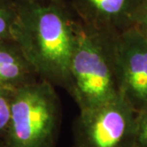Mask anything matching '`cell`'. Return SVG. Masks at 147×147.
Returning <instances> with one entry per match:
<instances>
[{"label": "cell", "instance_id": "cell-1", "mask_svg": "<svg viewBox=\"0 0 147 147\" xmlns=\"http://www.w3.org/2000/svg\"><path fill=\"white\" fill-rule=\"evenodd\" d=\"M16 3L14 41L39 79L67 90L76 19L63 1Z\"/></svg>", "mask_w": 147, "mask_h": 147}, {"label": "cell", "instance_id": "cell-2", "mask_svg": "<svg viewBox=\"0 0 147 147\" xmlns=\"http://www.w3.org/2000/svg\"><path fill=\"white\" fill-rule=\"evenodd\" d=\"M116 35L75 21L67 91L79 110L94 108L120 94L116 71Z\"/></svg>", "mask_w": 147, "mask_h": 147}, {"label": "cell", "instance_id": "cell-3", "mask_svg": "<svg viewBox=\"0 0 147 147\" xmlns=\"http://www.w3.org/2000/svg\"><path fill=\"white\" fill-rule=\"evenodd\" d=\"M54 87L38 79L13 92L10 123L4 137L7 146H56L61 107Z\"/></svg>", "mask_w": 147, "mask_h": 147}, {"label": "cell", "instance_id": "cell-4", "mask_svg": "<svg viewBox=\"0 0 147 147\" xmlns=\"http://www.w3.org/2000/svg\"><path fill=\"white\" fill-rule=\"evenodd\" d=\"M137 112L119 94L88 110L74 123L75 147H134Z\"/></svg>", "mask_w": 147, "mask_h": 147}, {"label": "cell", "instance_id": "cell-5", "mask_svg": "<svg viewBox=\"0 0 147 147\" xmlns=\"http://www.w3.org/2000/svg\"><path fill=\"white\" fill-rule=\"evenodd\" d=\"M115 57L119 92L137 113L147 106V39L137 28L117 34Z\"/></svg>", "mask_w": 147, "mask_h": 147}, {"label": "cell", "instance_id": "cell-6", "mask_svg": "<svg viewBox=\"0 0 147 147\" xmlns=\"http://www.w3.org/2000/svg\"><path fill=\"white\" fill-rule=\"evenodd\" d=\"M77 19L96 30L119 34L133 26L142 0H69Z\"/></svg>", "mask_w": 147, "mask_h": 147}, {"label": "cell", "instance_id": "cell-7", "mask_svg": "<svg viewBox=\"0 0 147 147\" xmlns=\"http://www.w3.org/2000/svg\"><path fill=\"white\" fill-rule=\"evenodd\" d=\"M39 77L14 40L0 41V89L15 91Z\"/></svg>", "mask_w": 147, "mask_h": 147}, {"label": "cell", "instance_id": "cell-8", "mask_svg": "<svg viewBox=\"0 0 147 147\" xmlns=\"http://www.w3.org/2000/svg\"><path fill=\"white\" fill-rule=\"evenodd\" d=\"M17 18L15 0H0V41L14 40Z\"/></svg>", "mask_w": 147, "mask_h": 147}, {"label": "cell", "instance_id": "cell-9", "mask_svg": "<svg viewBox=\"0 0 147 147\" xmlns=\"http://www.w3.org/2000/svg\"><path fill=\"white\" fill-rule=\"evenodd\" d=\"M13 92L0 89V137L3 139L10 123Z\"/></svg>", "mask_w": 147, "mask_h": 147}, {"label": "cell", "instance_id": "cell-10", "mask_svg": "<svg viewBox=\"0 0 147 147\" xmlns=\"http://www.w3.org/2000/svg\"><path fill=\"white\" fill-rule=\"evenodd\" d=\"M134 147H147V106L137 113Z\"/></svg>", "mask_w": 147, "mask_h": 147}, {"label": "cell", "instance_id": "cell-11", "mask_svg": "<svg viewBox=\"0 0 147 147\" xmlns=\"http://www.w3.org/2000/svg\"><path fill=\"white\" fill-rule=\"evenodd\" d=\"M133 26L147 39V0H142L135 16Z\"/></svg>", "mask_w": 147, "mask_h": 147}, {"label": "cell", "instance_id": "cell-12", "mask_svg": "<svg viewBox=\"0 0 147 147\" xmlns=\"http://www.w3.org/2000/svg\"><path fill=\"white\" fill-rule=\"evenodd\" d=\"M20 2H44V1H53V2H60L63 0H16Z\"/></svg>", "mask_w": 147, "mask_h": 147}, {"label": "cell", "instance_id": "cell-13", "mask_svg": "<svg viewBox=\"0 0 147 147\" xmlns=\"http://www.w3.org/2000/svg\"><path fill=\"white\" fill-rule=\"evenodd\" d=\"M0 147H8L7 145H6V143L3 142V144H0Z\"/></svg>", "mask_w": 147, "mask_h": 147}]
</instances>
